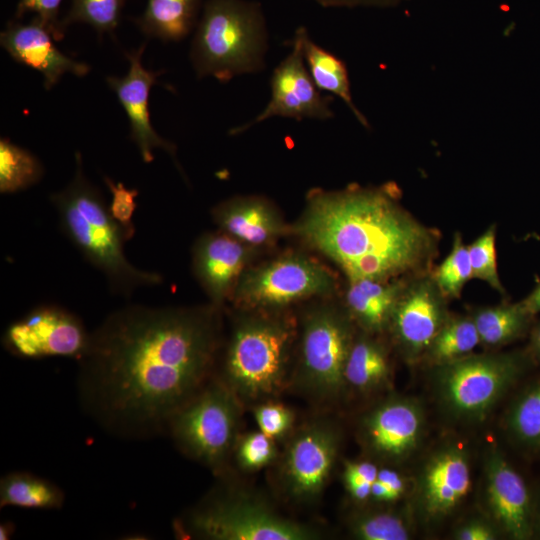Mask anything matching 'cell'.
<instances>
[{"label":"cell","mask_w":540,"mask_h":540,"mask_svg":"<svg viewBox=\"0 0 540 540\" xmlns=\"http://www.w3.org/2000/svg\"><path fill=\"white\" fill-rule=\"evenodd\" d=\"M44 175L40 160L30 151L7 138L0 140V192L25 190L38 183Z\"/></svg>","instance_id":"obj_27"},{"label":"cell","mask_w":540,"mask_h":540,"mask_svg":"<svg viewBox=\"0 0 540 540\" xmlns=\"http://www.w3.org/2000/svg\"><path fill=\"white\" fill-rule=\"evenodd\" d=\"M268 29L261 4L208 0L196 25L189 58L197 78L226 83L266 66Z\"/></svg>","instance_id":"obj_5"},{"label":"cell","mask_w":540,"mask_h":540,"mask_svg":"<svg viewBox=\"0 0 540 540\" xmlns=\"http://www.w3.org/2000/svg\"><path fill=\"white\" fill-rule=\"evenodd\" d=\"M245 407L214 374L170 419L180 451L219 476L228 472Z\"/></svg>","instance_id":"obj_8"},{"label":"cell","mask_w":540,"mask_h":540,"mask_svg":"<svg viewBox=\"0 0 540 540\" xmlns=\"http://www.w3.org/2000/svg\"><path fill=\"white\" fill-rule=\"evenodd\" d=\"M341 446L337 423L322 412L293 429L274 463V485L285 502L309 506L323 495Z\"/></svg>","instance_id":"obj_9"},{"label":"cell","mask_w":540,"mask_h":540,"mask_svg":"<svg viewBox=\"0 0 540 540\" xmlns=\"http://www.w3.org/2000/svg\"><path fill=\"white\" fill-rule=\"evenodd\" d=\"M334 289L335 279L323 265L291 254L244 271L232 299L243 309L271 311Z\"/></svg>","instance_id":"obj_10"},{"label":"cell","mask_w":540,"mask_h":540,"mask_svg":"<svg viewBox=\"0 0 540 540\" xmlns=\"http://www.w3.org/2000/svg\"><path fill=\"white\" fill-rule=\"evenodd\" d=\"M379 469L370 461H347L343 469V482L346 488L362 484L373 483Z\"/></svg>","instance_id":"obj_39"},{"label":"cell","mask_w":540,"mask_h":540,"mask_svg":"<svg viewBox=\"0 0 540 540\" xmlns=\"http://www.w3.org/2000/svg\"><path fill=\"white\" fill-rule=\"evenodd\" d=\"M126 0H72L71 7L61 20L62 26L85 23L102 36L112 34L118 27Z\"/></svg>","instance_id":"obj_30"},{"label":"cell","mask_w":540,"mask_h":540,"mask_svg":"<svg viewBox=\"0 0 540 540\" xmlns=\"http://www.w3.org/2000/svg\"><path fill=\"white\" fill-rule=\"evenodd\" d=\"M212 217L220 231L254 248L291 232L277 209L262 197L228 199L213 208Z\"/></svg>","instance_id":"obj_19"},{"label":"cell","mask_w":540,"mask_h":540,"mask_svg":"<svg viewBox=\"0 0 540 540\" xmlns=\"http://www.w3.org/2000/svg\"><path fill=\"white\" fill-rule=\"evenodd\" d=\"M509 425L514 435L524 443L540 445V385L529 390L515 404Z\"/></svg>","instance_id":"obj_34"},{"label":"cell","mask_w":540,"mask_h":540,"mask_svg":"<svg viewBox=\"0 0 540 540\" xmlns=\"http://www.w3.org/2000/svg\"><path fill=\"white\" fill-rule=\"evenodd\" d=\"M471 278L473 273L468 247L461 236L456 234L452 250L438 267L434 281L444 297L457 298Z\"/></svg>","instance_id":"obj_33"},{"label":"cell","mask_w":540,"mask_h":540,"mask_svg":"<svg viewBox=\"0 0 540 540\" xmlns=\"http://www.w3.org/2000/svg\"><path fill=\"white\" fill-rule=\"evenodd\" d=\"M404 286L389 280L349 281L345 296L347 313L367 334L382 332L389 326Z\"/></svg>","instance_id":"obj_22"},{"label":"cell","mask_w":540,"mask_h":540,"mask_svg":"<svg viewBox=\"0 0 540 540\" xmlns=\"http://www.w3.org/2000/svg\"><path fill=\"white\" fill-rule=\"evenodd\" d=\"M527 311L522 304L485 308L473 318L480 342L497 346L515 338L523 329Z\"/></svg>","instance_id":"obj_28"},{"label":"cell","mask_w":540,"mask_h":540,"mask_svg":"<svg viewBox=\"0 0 540 540\" xmlns=\"http://www.w3.org/2000/svg\"><path fill=\"white\" fill-rule=\"evenodd\" d=\"M351 534L362 540H406L409 528L405 520L390 511L369 510L348 519Z\"/></svg>","instance_id":"obj_31"},{"label":"cell","mask_w":540,"mask_h":540,"mask_svg":"<svg viewBox=\"0 0 540 540\" xmlns=\"http://www.w3.org/2000/svg\"><path fill=\"white\" fill-rule=\"evenodd\" d=\"M440 366L438 384L445 406L468 420L485 416L519 371L509 355L463 356Z\"/></svg>","instance_id":"obj_11"},{"label":"cell","mask_w":540,"mask_h":540,"mask_svg":"<svg viewBox=\"0 0 540 540\" xmlns=\"http://www.w3.org/2000/svg\"><path fill=\"white\" fill-rule=\"evenodd\" d=\"M12 524L4 523L0 526V539L6 540L9 539L12 535Z\"/></svg>","instance_id":"obj_45"},{"label":"cell","mask_w":540,"mask_h":540,"mask_svg":"<svg viewBox=\"0 0 540 540\" xmlns=\"http://www.w3.org/2000/svg\"><path fill=\"white\" fill-rule=\"evenodd\" d=\"M218 306L128 305L89 335L79 362L85 410L110 432L147 437L213 376L220 350Z\"/></svg>","instance_id":"obj_1"},{"label":"cell","mask_w":540,"mask_h":540,"mask_svg":"<svg viewBox=\"0 0 540 540\" xmlns=\"http://www.w3.org/2000/svg\"><path fill=\"white\" fill-rule=\"evenodd\" d=\"M480 343L473 319L447 320L427 350L439 365L466 356Z\"/></svg>","instance_id":"obj_29"},{"label":"cell","mask_w":540,"mask_h":540,"mask_svg":"<svg viewBox=\"0 0 540 540\" xmlns=\"http://www.w3.org/2000/svg\"><path fill=\"white\" fill-rule=\"evenodd\" d=\"M302 48L308 72L318 89L343 100L356 119L363 126L368 127L366 117L353 102L348 70L344 61L316 44L303 26Z\"/></svg>","instance_id":"obj_24"},{"label":"cell","mask_w":540,"mask_h":540,"mask_svg":"<svg viewBox=\"0 0 540 540\" xmlns=\"http://www.w3.org/2000/svg\"><path fill=\"white\" fill-rule=\"evenodd\" d=\"M376 479L388 488L394 500L398 499L405 489L403 478L390 468L379 469Z\"/></svg>","instance_id":"obj_42"},{"label":"cell","mask_w":540,"mask_h":540,"mask_svg":"<svg viewBox=\"0 0 540 540\" xmlns=\"http://www.w3.org/2000/svg\"><path fill=\"white\" fill-rule=\"evenodd\" d=\"M423 501L431 515L452 510L470 489V469L465 455L455 449L436 455L425 469Z\"/></svg>","instance_id":"obj_21"},{"label":"cell","mask_w":540,"mask_h":540,"mask_svg":"<svg viewBox=\"0 0 540 540\" xmlns=\"http://www.w3.org/2000/svg\"><path fill=\"white\" fill-rule=\"evenodd\" d=\"M325 8L388 7L403 0H310Z\"/></svg>","instance_id":"obj_40"},{"label":"cell","mask_w":540,"mask_h":540,"mask_svg":"<svg viewBox=\"0 0 540 540\" xmlns=\"http://www.w3.org/2000/svg\"><path fill=\"white\" fill-rule=\"evenodd\" d=\"M521 304L528 313L540 311V286Z\"/></svg>","instance_id":"obj_44"},{"label":"cell","mask_w":540,"mask_h":540,"mask_svg":"<svg viewBox=\"0 0 540 540\" xmlns=\"http://www.w3.org/2000/svg\"><path fill=\"white\" fill-rule=\"evenodd\" d=\"M103 179L111 192V201L108 205L109 212L122 227L128 241L135 234L133 215L136 209L135 199L138 195V190L129 189L121 182L116 183L108 176H104Z\"/></svg>","instance_id":"obj_37"},{"label":"cell","mask_w":540,"mask_h":540,"mask_svg":"<svg viewBox=\"0 0 540 540\" xmlns=\"http://www.w3.org/2000/svg\"><path fill=\"white\" fill-rule=\"evenodd\" d=\"M352 319L333 305H319L302 318L289 389L322 412L347 393L345 366L354 341Z\"/></svg>","instance_id":"obj_7"},{"label":"cell","mask_w":540,"mask_h":540,"mask_svg":"<svg viewBox=\"0 0 540 540\" xmlns=\"http://www.w3.org/2000/svg\"><path fill=\"white\" fill-rule=\"evenodd\" d=\"M447 320L444 295L434 279L422 278L404 286L388 328L402 351L413 357L427 352Z\"/></svg>","instance_id":"obj_15"},{"label":"cell","mask_w":540,"mask_h":540,"mask_svg":"<svg viewBox=\"0 0 540 540\" xmlns=\"http://www.w3.org/2000/svg\"><path fill=\"white\" fill-rule=\"evenodd\" d=\"M536 342H537L538 346L540 347V330L537 333Z\"/></svg>","instance_id":"obj_46"},{"label":"cell","mask_w":540,"mask_h":540,"mask_svg":"<svg viewBox=\"0 0 540 540\" xmlns=\"http://www.w3.org/2000/svg\"><path fill=\"white\" fill-rule=\"evenodd\" d=\"M389 377L390 364L383 345L367 335L355 337L345 366L347 392H375L387 385Z\"/></svg>","instance_id":"obj_25"},{"label":"cell","mask_w":540,"mask_h":540,"mask_svg":"<svg viewBox=\"0 0 540 540\" xmlns=\"http://www.w3.org/2000/svg\"><path fill=\"white\" fill-rule=\"evenodd\" d=\"M63 0H19L15 16L21 19L26 13L32 12L51 32L55 41H60L65 35V29L58 18L59 8Z\"/></svg>","instance_id":"obj_38"},{"label":"cell","mask_w":540,"mask_h":540,"mask_svg":"<svg viewBox=\"0 0 540 540\" xmlns=\"http://www.w3.org/2000/svg\"><path fill=\"white\" fill-rule=\"evenodd\" d=\"M349 281L389 280L432 258L436 236L382 189L313 190L291 228Z\"/></svg>","instance_id":"obj_2"},{"label":"cell","mask_w":540,"mask_h":540,"mask_svg":"<svg viewBox=\"0 0 540 540\" xmlns=\"http://www.w3.org/2000/svg\"><path fill=\"white\" fill-rule=\"evenodd\" d=\"M53 40L51 32L36 16L26 24L10 21L0 34L1 46L13 60L41 73L46 90L66 73L84 77L91 69L88 64L64 54Z\"/></svg>","instance_id":"obj_17"},{"label":"cell","mask_w":540,"mask_h":540,"mask_svg":"<svg viewBox=\"0 0 540 540\" xmlns=\"http://www.w3.org/2000/svg\"><path fill=\"white\" fill-rule=\"evenodd\" d=\"M146 43L137 49L125 52L129 70L123 77L108 76L106 82L122 105L130 126V138L135 143L142 160L150 163L154 159L153 150L167 152L180 169L176 159V146L161 137L152 126L149 112L150 90L163 71H151L142 63Z\"/></svg>","instance_id":"obj_14"},{"label":"cell","mask_w":540,"mask_h":540,"mask_svg":"<svg viewBox=\"0 0 540 540\" xmlns=\"http://www.w3.org/2000/svg\"><path fill=\"white\" fill-rule=\"evenodd\" d=\"M495 537L492 528L481 522L469 523L456 533V538L460 540H492Z\"/></svg>","instance_id":"obj_41"},{"label":"cell","mask_w":540,"mask_h":540,"mask_svg":"<svg viewBox=\"0 0 540 540\" xmlns=\"http://www.w3.org/2000/svg\"><path fill=\"white\" fill-rule=\"evenodd\" d=\"M200 4L201 0H148L134 22L148 38L178 42L197 25Z\"/></svg>","instance_id":"obj_23"},{"label":"cell","mask_w":540,"mask_h":540,"mask_svg":"<svg viewBox=\"0 0 540 540\" xmlns=\"http://www.w3.org/2000/svg\"><path fill=\"white\" fill-rule=\"evenodd\" d=\"M418 407L406 399H388L363 415L358 439L364 450L383 462H398L416 448L422 430Z\"/></svg>","instance_id":"obj_16"},{"label":"cell","mask_w":540,"mask_h":540,"mask_svg":"<svg viewBox=\"0 0 540 540\" xmlns=\"http://www.w3.org/2000/svg\"><path fill=\"white\" fill-rule=\"evenodd\" d=\"M486 492L497 524L516 539L530 534V499L521 476L499 455L487 464Z\"/></svg>","instance_id":"obj_20"},{"label":"cell","mask_w":540,"mask_h":540,"mask_svg":"<svg viewBox=\"0 0 540 540\" xmlns=\"http://www.w3.org/2000/svg\"><path fill=\"white\" fill-rule=\"evenodd\" d=\"M296 325L289 317L255 310L238 317L214 376L226 385L244 407L277 399L289 389Z\"/></svg>","instance_id":"obj_3"},{"label":"cell","mask_w":540,"mask_h":540,"mask_svg":"<svg viewBox=\"0 0 540 540\" xmlns=\"http://www.w3.org/2000/svg\"><path fill=\"white\" fill-rule=\"evenodd\" d=\"M278 456L275 440L259 430L240 434L232 460L243 473H255L273 465Z\"/></svg>","instance_id":"obj_32"},{"label":"cell","mask_w":540,"mask_h":540,"mask_svg":"<svg viewBox=\"0 0 540 540\" xmlns=\"http://www.w3.org/2000/svg\"><path fill=\"white\" fill-rule=\"evenodd\" d=\"M495 226H491L468 246L473 278L487 282L491 287L503 292L496 262Z\"/></svg>","instance_id":"obj_35"},{"label":"cell","mask_w":540,"mask_h":540,"mask_svg":"<svg viewBox=\"0 0 540 540\" xmlns=\"http://www.w3.org/2000/svg\"><path fill=\"white\" fill-rule=\"evenodd\" d=\"M371 499L378 502L394 501V498L388 488L377 479L372 484Z\"/></svg>","instance_id":"obj_43"},{"label":"cell","mask_w":540,"mask_h":540,"mask_svg":"<svg viewBox=\"0 0 540 540\" xmlns=\"http://www.w3.org/2000/svg\"><path fill=\"white\" fill-rule=\"evenodd\" d=\"M64 501L62 490L38 476L17 472L4 476L0 482V504L36 509H57Z\"/></svg>","instance_id":"obj_26"},{"label":"cell","mask_w":540,"mask_h":540,"mask_svg":"<svg viewBox=\"0 0 540 540\" xmlns=\"http://www.w3.org/2000/svg\"><path fill=\"white\" fill-rule=\"evenodd\" d=\"M75 164L71 181L50 196L62 231L104 275L114 293L131 296L140 287L161 284L159 273L140 269L127 259L124 231L110 214L102 193L86 177L79 152L75 153Z\"/></svg>","instance_id":"obj_4"},{"label":"cell","mask_w":540,"mask_h":540,"mask_svg":"<svg viewBox=\"0 0 540 540\" xmlns=\"http://www.w3.org/2000/svg\"><path fill=\"white\" fill-rule=\"evenodd\" d=\"M251 408L259 430L275 441L287 438L295 428L294 411L276 399L258 403Z\"/></svg>","instance_id":"obj_36"},{"label":"cell","mask_w":540,"mask_h":540,"mask_svg":"<svg viewBox=\"0 0 540 540\" xmlns=\"http://www.w3.org/2000/svg\"><path fill=\"white\" fill-rule=\"evenodd\" d=\"M254 250L222 231L205 233L197 239L193 247V271L212 304L220 307L232 297Z\"/></svg>","instance_id":"obj_18"},{"label":"cell","mask_w":540,"mask_h":540,"mask_svg":"<svg viewBox=\"0 0 540 540\" xmlns=\"http://www.w3.org/2000/svg\"><path fill=\"white\" fill-rule=\"evenodd\" d=\"M89 335L75 314L57 305H41L7 328L4 345L21 358L78 359L87 347Z\"/></svg>","instance_id":"obj_13"},{"label":"cell","mask_w":540,"mask_h":540,"mask_svg":"<svg viewBox=\"0 0 540 540\" xmlns=\"http://www.w3.org/2000/svg\"><path fill=\"white\" fill-rule=\"evenodd\" d=\"M289 54L275 67L270 78V99L250 121L229 130L239 135L273 117L328 120L334 117L332 96L324 95L313 82L303 55L302 26L290 41Z\"/></svg>","instance_id":"obj_12"},{"label":"cell","mask_w":540,"mask_h":540,"mask_svg":"<svg viewBox=\"0 0 540 540\" xmlns=\"http://www.w3.org/2000/svg\"><path fill=\"white\" fill-rule=\"evenodd\" d=\"M181 536L210 540H313L322 533L278 512L266 499L220 485L175 525Z\"/></svg>","instance_id":"obj_6"}]
</instances>
